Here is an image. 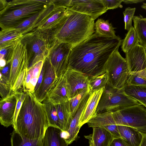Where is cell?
Segmentation results:
<instances>
[{
	"label": "cell",
	"instance_id": "1",
	"mask_svg": "<svg viewBox=\"0 0 146 146\" xmlns=\"http://www.w3.org/2000/svg\"><path fill=\"white\" fill-rule=\"evenodd\" d=\"M119 37L111 38L95 32L73 47L68 59V67L88 75L90 78L105 73L104 66L113 52L121 45Z\"/></svg>",
	"mask_w": 146,
	"mask_h": 146
},
{
	"label": "cell",
	"instance_id": "2",
	"mask_svg": "<svg viewBox=\"0 0 146 146\" xmlns=\"http://www.w3.org/2000/svg\"><path fill=\"white\" fill-rule=\"evenodd\" d=\"M15 123L14 129L21 136L32 140L42 139L50 126L44 104L33 94L26 91Z\"/></svg>",
	"mask_w": 146,
	"mask_h": 146
},
{
	"label": "cell",
	"instance_id": "3",
	"mask_svg": "<svg viewBox=\"0 0 146 146\" xmlns=\"http://www.w3.org/2000/svg\"><path fill=\"white\" fill-rule=\"evenodd\" d=\"M67 9L65 16L55 27L46 33H41L49 44L58 41L73 48L94 33V20L87 15Z\"/></svg>",
	"mask_w": 146,
	"mask_h": 146
},
{
	"label": "cell",
	"instance_id": "4",
	"mask_svg": "<svg viewBox=\"0 0 146 146\" xmlns=\"http://www.w3.org/2000/svg\"><path fill=\"white\" fill-rule=\"evenodd\" d=\"M52 0H14L7 2L0 10L1 29L15 28L36 14L53 4Z\"/></svg>",
	"mask_w": 146,
	"mask_h": 146
},
{
	"label": "cell",
	"instance_id": "5",
	"mask_svg": "<svg viewBox=\"0 0 146 146\" xmlns=\"http://www.w3.org/2000/svg\"><path fill=\"white\" fill-rule=\"evenodd\" d=\"M119 48L110 57L104 69L108 76L107 84L113 88L120 90L127 85L129 71L125 58L119 51Z\"/></svg>",
	"mask_w": 146,
	"mask_h": 146
},
{
	"label": "cell",
	"instance_id": "6",
	"mask_svg": "<svg viewBox=\"0 0 146 146\" xmlns=\"http://www.w3.org/2000/svg\"><path fill=\"white\" fill-rule=\"evenodd\" d=\"M140 104L137 100L127 95L123 89H115L107 84L99 101L96 114L108 111L113 112Z\"/></svg>",
	"mask_w": 146,
	"mask_h": 146
},
{
	"label": "cell",
	"instance_id": "7",
	"mask_svg": "<svg viewBox=\"0 0 146 146\" xmlns=\"http://www.w3.org/2000/svg\"><path fill=\"white\" fill-rule=\"evenodd\" d=\"M116 125L131 127L146 133V107L140 104L112 112Z\"/></svg>",
	"mask_w": 146,
	"mask_h": 146
},
{
	"label": "cell",
	"instance_id": "8",
	"mask_svg": "<svg viewBox=\"0 0 146 146\" xmlns=\"http://www.w3.org/2000/svg\"><path fill=\"white\" fill-rule=\"evenodd\" d=\"M20 41L26 48L27 68L38 62L44 61L48 55L49 44L40 33L33 31L23 35Z\"/></svg>",
	"mask_w": 146,
	"mask_h": 146
},
{
	"label": "cell",
	"instance_id": "9",
	"mask_svg": "<svg viewBox=\"0 0 146 146\" xmlns=\"http://www.w3.org/2000/svg\"><path fill=\"white\" fill-rule=\"evenodd\" d=\"M48 56L58 78L64 74L68 68V59L72 47L68 44L58 41L49 45Z\"/></svg>",
	"mask_w": 146,
	"mask_h": 146
},
{
	"label": "cell",
	"instance_id": "10",
	"mask_svg": "<svg viewBox=\"0 0 146 146\" xmlns=\"http://www.w3.org/2000/svg\"><path fill=\"white\" fill-rule=\"evenodd\" d=\"M70 100L90 89V77L77 70L68 67L64 74Z\"/></svg>",
	"mask_w": 146,
	"mask_h": 146
},
{
	"label": "cell",
	"instance_id": "11",
	"mask_svg": "<svg viewBox=\"0 0 146 146\" xmlns=\"http://www.w3.org/2000/svg\"><path fill=\"white\" fill-rule=\"evenodd\" d=\"M67 9L88 15L94 20L108 10L101 0H71Z\"/></svg>",
	"mask_w": 146,
	"mask_h": 146
},
{
	"label": "cell",
	"instance_id": "12",
	"mask_svg": "<svg viewBox=\"0 0 146 146\" xmlns=\"http://www.w3.org/2000/svg\"><path fill=\"white\" fill-rule=\"evenodd\" d=\"M11 68L9 81L11 91L20 73L27 68V58L25 46L20 40L15 45L11 62Z\"/></svg>",
	"mask_w": 146,
	"mask_h": 146
},
{
	"label": "cell",
	"instance_id": "13",
	"mask_svg": "<svg viewBox=\"0 0 146 146\" xmlns=\"http://www.w3.org/2000/svg\"><path fill=\"white\" fill-rule=\"evenodd\" d=\"M43 66L44 74L42 83L38 90L34 94L37 100L41 103L46 98L58 78L48 57L44 60Z\"/></svg>",
	"mask_w": 146,
	"mask_h": 146
},
{
	"label": "cell",
	"instance_id": "14",
	"mask_svg": "<svg viewBox=\"0 0 146 146\" xmlns=\"http://www.w3.org/2000/svg\"><path fill=\"white\" fill-rule=\"evenodd\" d=\"M17 102L16 92L12 93L0 101V122L7 127L12 125Z\"/></svg>",
	"mask_w": 146,
	"mask_h": 146
},
{
	"label": "cell",
	"instance_id": "15",
	"mask_svg": "<svg viewBox=\"0 0 146 146\" xmlns=\"http://www.w3.org/2000/svg\"><path fill=\"white\" fill-rule=\"evenodd\" d=\"M130 72H135L146 68V55L144 47L139 44L125 53Z\"/></svg>",
	"mask_w": 146,
	"mask_h": 146
},
{
	"label": "cell",
	"instance_id": "16",
	"mask_svg": "<svg viewBox=\"0 0 146 146\" xmlns=\"http://www.w3.org/2000/svg\"><path fill=\"white\" fill-rule=\"evenodd\" d=\"M87 123L89 127H100L106 129L112 134L114 138H121L111 111L97 114Z\"/></svg>",
	"mask_w": 146,
	"mask_h": 146
},
{
	"label": "cell",
	"instance_id": "17",
	"mask_svg": "<svg viewBox=\"0 0 146 146\" xmlns=\"http://www.w3.org/2000/svg\"><path fill=\"white\" fill-rule=\"evenodd\" d=\"M67 10L65 8L55 6L50 13L31 32L36 31L42 34L47 33L59 23L65 16Z\"/></svg>",
	"mask_w": 146,
	"mask_h": 146
},
{
	"label": "cell",
	"instance_id": "18",
	"mask_svg": "<svg viewBox=\"0 0 146 146\" xmlns=\"http://www.w3.org/2000/svg\"><path fill=\"white\" fill-rule=\"evenodd\" d=\"M54 105L66 102L70 100L67 84L64 75H62L46 98Z\"/></svg>",
	"mask_w": 146,
	"mask_h": 146
},
{
	"label": "cell",
	"instance_id": "19",
	"mask_svg": "<svg viewBox=\"0 0 146 146\" xmlns=\"http://www.w3.org/2000/svg\"><path fill=\"white\" fill-rule=\"evenodd\" d=\"M92 93L90 90L88 92L72 117L69 128L67 130L70 135L69 138L66 142L68 145L71 144L75 140L77 137L80 128L79 126L80 120L90 99Z\"/></svg>",
	"mask_w": 146,
	"mask_h": 146
},
{
	"label": "cell",
	"instance_id": "20",
	"mask_svg": "<svg viewBox=\"0 0 146 146\" xmlns=\"http://www.w3.org/2000/svg\"><path fill=\"white\" fill-rule=\"evenodd\" d=\"M92 128V134L85 136L89 140V146H109L114 138L112 134L102 127Z\"/></svg>",
	"mask_w": 146,
	"mask_h": 146
},
{
	"label": "cell",
	"instance_id": "21",
	"mask_svg": "<svg viewBox=\"0 0 146 146\" xmlns=\"http://www.w3.org/2000/svg\"><path fill=\"white\" fill-rule=\"evenodd\" d=\"M104 88L92 92L90 99L80 120L79 126L80 128L83 125L88 123L96 114V109Z\"/></svg>",
	"mask_w": 146,
	"mask_h": 146
},
{
	"label": "cell",
	"instance_id": "22",
	"mask_svg": "<svg viewBox=\"0 0 146 146\" xmlns=\"http://www.w3.org/2000/svg\"><path fill=\"white\" fill-rule=\"evenodd\" d=\"M117 127L121 138L128 146H140L144 133L130 127L118 125Z\"/></svg>",
	"mask_w": 146,
	"mask_h": 146
},
{
	"label": "cell",
	"instance_id": "23",
	"mask_svg": "<svg viewBox=\"0 0 146 146\" xmlns=\"http://www.w3.org/2000/svg\"><path fill=\"white\" fill-rule=\"evenodd\" d=\"M44 61H40L30 68L26 69L24 91L34 94V90L43 65Z\"/></svg>",
	"mask_w": 146,
	"mask_h": 146
},
{
	"label": "cell",
	"instance_id": "24",
	"mask_svg": "<svg viewBox=\"0 0 146 146\" xmlns=\"http://www.w3.org/2000/svg\"><path fill=\"white\" fill-rule=\"evenodd\" d=\"M61 130L50 126L46 129L42 139L43 146H68L60 136Z\"/></svg>",
	"mask_w": 146,
	"mask_h": 146
},
{
	"label": "cell",
	"instance_id": "25",
	"mask_svg": "<svg viewBox=\"0 0 146 146\" xmlns=\"http://www.w3.org/2000/svg\"><path fill=\"white\" fill-rule=\"evenodd\" d=\"M23 35L15 28L1 29L0 32V48L14 45Z\"/></svg>",
	"mask_w": 146,
	"mask_h": 146
},
{
	"label": "cell",
	"instance_id": "26",
	"mask_svg": "<svg viewBox=\"0 0 146 146\" xmlns=\"http://www.w3.org/2000/svg\"><path fill=\"white\" fill-rule=\"evenodd\" d=\"M55 105L62 131H67L72 117L70 100Z\"/></svg>",
	"mask_w": 146,
	"mask_h": 146
},
{
	"label": "cell",
	"instance_id": "27",
	"mask_svg": "<svg viewBox=\"0 0 146 146\" xmlns=\"http://www.w3.org/2000/svg\"><path fill=\"white\" fill-rule=\"evenodd\" d=\"M115 29L108 20L102 19H98L94 24L95 32L104 36L114 38H118L119 36L115 34Z\"/></svg>",
	"mask_w": 146,
	"mask_h": 146
},
{
	"label": "cell",
	"instance_id": "28",
	"mask_svg": "<svg viewBox=\"0 0 146 146\" xmlns=\"http://www.w3.org/2000/svg\"><path fill=\"white\" fill-rule=\"evenodd\" d=\"M133 21V27L137 32L139 44L146 47V17L144 18L141 15L134 16Z\"/></svg>",
	"mask_w": 146,
	"mask_h": 146
},
{
	"label": "cell",
	"instance_id": "29",
	"mask_svg": "<svg viewBox=\"0 0 146 146\" xmlns=\"http://www.w3.org/2000/svg\"><path fill=\"white\" fill-rule=\"evenodd\" d=\"M10 135L11 146H43L42 139L32 140L24 137L14 129Z\"/></svg>",
	"mask_w": 146,
	"mask_h": 146
},
{
	"label": "cell",
	"instance_id": "30",
	"mask_svg": "<svg viewBox=\"0 0 146 146\" xmlns=\"http://www.w3.org/2000/svg\"><path fill=\"white\" fill-rule=\"evenodd\" d=\"M122 89L127 96L141 104L146 103V86H127Z\"/></svg>",
	"mask_w": 146,
	"mask_h": 146
},
{
	"label": "cell",
	"instance_id": "31",
	"mask_svg": "<svg viewBox=\"0 0 146 146\" xmlns=\"http://www.w3.org/2000/svg\"><path fill=\"white\" fill-rule=\"evenodd\" d=\"M45 108L50 126L62 129L55 105L46 99L42 102Z\"/></svg>",
	"mask_w": 146,
	"mask_h": 146
},
{
	"label": "cell",
	"instance_id": "32",
	"mask_svg": "<svg viewBox=\"0 0 146 146\" xmlns=\"http://www.w3.org/2000/svg\"><path fill=\"white\" fill-rule=\"evenodd\" d=\"M139 44L137 32L133 26L130 29L122 41L121 48L125 53Z\"/></svg>",
	"mask_w": 146,
	"mask_h": 146
},
{
	"label": "cell",
	"instance_id": "33",
	"mask_svg": "<svg viewBox=\"0 0 146 146\" xmlns=\"http://www.w3.org/2000/svg\"><path fill=\"white\" fill-rule=\"evenodd\" d=\"M108 80L106 72L97 76L90 78L89 86L90 91L93 92L104 88L107 84Z\"/></svg>",
	"mask_w": 146,
	"mask_h": 146
},
{
	"label": "cell",
	"instance_id": "34",
	"mask_svg": "<svg viewBox=\"0 0 146 146\" xmlns=\"http://www.w3.org/2000/svg\"><path fill=\"white\" fill-rule=\"evenodd\" d=\"M90 90V89L85 90L70 100L72 117L76 113L83 98Z\"/></svg>",
	"mask_w": 146,
	"mask_h": 146
},
{
	"label": "cell",
	"instance_id": "35",
	"mask_svg": "<svg viewBox=\"0 0 146 146\" xmlns=\"http://www.w3.org/2000/svg\"><path fill=\"white\" fill-rule=\"evenodd\" d=\"M136 10L135 8H126L123 12L124 21L125 23V29L128 31L132 27V21Z\"/></svg>",
	"mask_w": 146,
	"mask_h": 146
},
{
	"label": "cell",
	"instance_id": "36",
	"mask_svg": "<svg viewBox=\"0 0 146 146\" xmlns=\"http://www.w3.org/2000/svg\"><path fill=\"white\" fill-rule=\"evenodd\" d=\"M0 77V95L1 99H4L11 94L10 83L1 74Z\"/></svg>",
	"mask_w": 146,
	"mask_h": 146
},
{
	"label": "cell",
	"instance_id": "37",
	"mask_svg": "<svg viewBox=\"0 0 146 146\" xmlns=\"http://www.w3.org/2000/svg\"><path fill=\"white\" fill-rule=\"evenodd\" d=\"M127 86H146V79L138 76L129 74Z\"/></svg>",
	"mask_w": 146,
	"mask_h": 146
},
{
	"label": "cell",
	"instance_id": "38",
	"mask_svg": "<svg viewBox=\"0 0 146 146\" xmlns=\"http://www.w3.org/2000/svg\"><path fill=\"white\" fill-rule=\"evenodd\" d=\"M15 45L0 48V59L5 60L7 64L11 62Z\"/></svg>",
	"mask_w": 146,
	"mask_h": 146
},
{
	"label": "cell",
	"instance_id": "39",
	"mask_svg": "<svg viewBox=\"0 0 146 146\" xmlns=\"http://www.w3.org/2000/svg\"><path fill=\"white\" fill-rule=\"evenodd\" d=\"M27 68L24 69L18 76L12 90L11 93L23 89L26 77Z\"/></svg>",
	"mask_w": 146,
	"mask_h": 146
},
{
	"label": "cell",
	"instance_id": "40",
	"mask_svg": "<svg viewBox=\"0 0 146 146\" xmlns=\"http://www.w3.org/2000/svg\"><path fill=\"white\" fill-rule=\"evenodd\" d=\"M101 1L108 10L123 7V6L121 3L123 2V0H101Z\"/></svg>",
	"mask_w": 146,
	"mask_h": 146
},
{
	"label": "cell",
	"instance_id": "41",
	"mask_svg": "<svg viewBox=\"0 0 146 146\" xmlns=\"http://www.w3.org/2000/svg\"><path fill=\"white\" fill-rule=\"evenodd\" d=\"M11 68V62L7 64L2 69L0 70V74L6 79L9 81Z\"/></svg>",
	"mask_w": 146,
	"mask_h": 146
},
{
	"label": "cell",
	"instance_id": "42",
	"mask_svg": "<svg viewBox=\"0 0 146 146\" xmlns=\"http://www.w3.org/2000/svg\"><path fill=\"white\" fill-rule=\"evenodd\" d=\"M71 0H52L54 5L56 6L67 9Z\"/></svg>",
	"mask_w": 146,
	"mask_h": 146
},
{
	"label": "cell",
	"instance_id": "43",
	"mask_svg": "<svg viewBox=\"0 0 146 146\" xmlns=\"http://www.w3.org/2000/svg\"><path fill=\"white\" fill-rule=\"evenodd\" d=\"M109 146H128L124 140L121 138H114Z\"/></svg>",
	"mask_w": 146,
	"mask_h": 146
},
{
	"label": "cell",
	"instance_id": "44",
	"mask_svg": "<svg viewBox=\"0 0 146 146\" xmlns=\"http://www.w3.org/2000/svg\"><path fill=\"white\" fill-rule=\"evenodd\" d=\"M44 74V68L43 65L39 77L38 78V81L35 86L34 90V93L35 94L40 87L42 83Z\"/></svg>",
	"mask_w": 146,
	"mask_h": 146
},
{
	"label": "cell",
	"instance_id": "45",
	"mask_svg": "<svg viewBox=\"0 0 146 146\" xmlns=\"http://www.w3.org/2000/svg\"><path fill=\"white\" fill-rule=\"evenodd\" d=\"M129 74L138 76L146 79V68L137 72H129Z\"/></svg>",
	"mask_w": 146,
	"mask_h": 146
},
{
	"label": "cell",
	"instance_id": "46",
	"mask_svg": "<svg viewBox=\"0 0 146 146\" xmlns=\"http://www.w3.org/2000/svg\"><path fill=\"white\" fill-rule=\"evenodd\" d=\"M60 136L67 142L69 138L70 135L67 131H61L60 132Z\"/></svg>",
	"mask_w": 146,
	"mask_h": 146
},
{
	"label": "cell",
	"instance_id": "47",
	"mask_svg": "<svg viewBox=\"0 0 146 146\" xmlns=\"http://www.w3.org/2000/svg\"><path fill=\"white\" fill-rule=\"evenodd\" d=\"M143 0H123V2L126 4H132L143 2Z\"/></svg>",
	"mask_w": 146,
	"mask_h": 146
},
{
	"label": "cell",
	"instance_id": "48",
	"mask_svg": "<svg viewBox=\"0 0 146 146\" xmlns=\"http://www.w3.org/2000/svg\"><path fill=\"white\" fill-rule=\"evenodd\" d=\"M7 64L6 61L3 59L0 60V70L2 69Z\"/></svg>",
	"mask_w": 146,
	"mask_h": 146
},
{
	"label": "cell",
	"instance_id": "49",
	"mask_svg": "<svg viewBox=\"0 0 146 146\" xmlns=\"http://www.w3.org/2000/svg\"><path fill=\"white\" fill-rule=\"evenodd\" d=\"M140 146H146V133H144L143 137Z\"/></svg>",
	"mask_w": 146,
	"mask_h": 146
},
{
	"label": "cell",
	"instance_id": "50",
	"mask_svg": "<svg viewBox=\"0 0 146 146\" xmlns=\"http://www.w3.org/2000/svg\"><path fill=\"white\" fill-rule=\"evenodd\" d=\"M141 7L146 10V3L143 2L142 5L141 6Z\"/></svg>",
	"mask_w": 146,
	"mask_h": 146
},
{
	"label": "cell",
	"instance_id": "51",
	"mask_svg": "<svg viewBox=\"0 0 146 146\" xmlns=\"http://www.w3.org/2000/svg\"><path fill=\"white\" fill-rule=\"evenodd\" d=\"M144 49H145V54L146 55V47H144Z\"/></svg>",
	"mask_w": 146,
	"mask_h": 146
},
{
	"label": "cell",
	"instance_id": "52",
	"mask_svg": "<svg viewBox=\"0 0 146 146\" xmlns=\"http://www.w3.org/2000/svg\"><path fill=\"white\" fill-rule=\"evenodd\" d=\"M146 107V103L142 104Z\"/></svg>",
	"mask_w": 146,
	"mask_h": 146
}]
</instances>
